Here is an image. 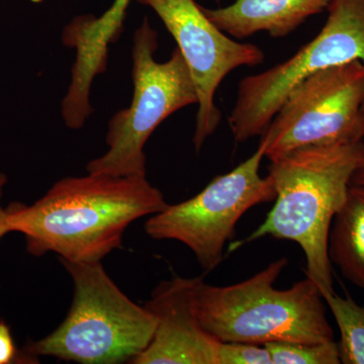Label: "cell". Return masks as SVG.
<instances>
[{"label": "cell", "instance_id": "obj_11", "mask_svg": "<svg viewBox=\"0 0 364 364\" xmlns=\"http://www.w3.org/2000/svg\"><path fill=\"white\" fill-rule=\"evenodd\" d=\"M132 0H114L102 16H81L64 28L62 41L76 51L71 81L62 109L73 117H85L92 112L90 90L93 80L107 69L109 45L123 28L127 9Z\"/></svg>", "mask_w": 364, "mask_h": 364}, {"label": "cell", "instance_id": "obj_6", "mask_svg": "<svg viewBox=\"0 0 364 364\" xmlns=\"http://www.w3.org/2000/svg\"><path fill=\"white\" fill-rule=\"evenodd\" d=\"M315 39L287 61L242 79L229 126L235 141L263 135L289 93L301 81L331 67L364 63V0H331Z\"/></svg>", "mask_w": 364, "mask_h": 364}, {"label": "cell", "instance_id": "obj_12", "mask_svg": "<svg viewBox=\"0 0 364 364\" xmlns=\"http://www.w3.org/2000/svg\"><path fill=\"white\" fill-rule=\"evenodd\" d=\"M331 0H235L203 13L220 30L236 39L267 32L273 38L293 33L310 16L327 9Z\"/></svg>", "mask_w": 364, "mask_h": 364}, {"label": "cell", "instance_id": "obj_15", "mask_svg": "<svg viewBox=\"0 0 364 364\" xmlns=\"http://www.w3.org/2000/svg\"><path fill=\"white\" fill-rule=\"evenodd\" d=\"M272 364H339L338 343L331 341L318 343L274 341L264 344Z\"/></svg>", "mask_w": 364, "mask_h": 364}, {"label": "cell", "instance_id": "obj_13", "mask_svg": "<svg viewBox=\"0 0 364 364\" xmlns=\"http://www.w3.org/2000/svg\"><path fill=\"white\" fill-rule=\"evenodd\" d=\"M328 253L345 279L364 289V186L349 188L332 222Z\"/></svg>", "mask_w": 364, "mask_h": 364}, {"label": "cell", "instance_id": "obj_3", "mask_svg": "<svg viewBox=\"0 0 364 364\" xmlns=\"http://www.w3.org/2000/svg\"><path fill=\"white\" fill-rule=\"evenodd\" d=\"M60 261L73 284L70 309L54 331L25 345L26 363L49 356L81 364H131L153 338L154 316L122 291L102 261Z\"/></svg>", "mask_w": 364, "mask_h": 364}, {"label": "cell", "instance_id": "obj_5", "mask_svg": "<svg viewBox=\"0 0 364 364\" xmlns=\"http://www.w3.org/2000/svg\"><path fill=\"white\" fill-rule=\"evenodd\" d=\"M157 49V32L145 18L134 36L133 100L112 117L105 138L109 149L88 163L87 173L146 176L144 148L153 132L174 112L198 104L195 80L178 48L163 63L155 59Z\"/></svg>", "mask_w": 364, "mask_h": 364}, {"label": "cell", "instance_id": "obj_1", "mask_svg": "<svg viewBox=\"0 0 364 364\" xmlns=\"http://www.w3.org/2000/svg\"><path fill=\"white\" fill-rule=\"evenodd\" d=\"M166 207L146 176L88 173L55 182L32 205L6 208L9 230L25 236L31 255L52 252L60 259L97 262L122 248L132 223Z\"/></svg>", "mask_w": 364, "mask_h": 364}, {"label": "cell", "instance_id": "obj_8", "mask_svg": "<svg viewBox=\"0 0 364 364\" xmlns=\"http://www.w3.org/2000/svg\"><path fill=\"white\" fill-rule=\"evenodd\" d=\"M364 63L325 69L301 81L261 135L270 161L309 146L363 141Z\"/></svg>", "mask_w": 364, "mask_h": 364}, {"label": "cell", "instance_id": "obj_20", "mask_svg": "<svg viewBox=\"0 0 364 364\" xmlns=\"http://www.w3.org/2000/svg\"><path fill=\"white\" fill-rule=\"evenodd\" d=\"M360 116H361V121H363V143H364V97L363 100V104H361L360 107Z\"/></svg>", "mask_w": 364, "mask_h": 364}, {"label": "cell", "instance_id": "obj_2", "mask_svg": "<svg viewBox=\"0 0 364 364\" xmlns=\"http://www.w3.org/2000/svg\"><path fill=\"white\" fill-rule=\"evenodd\" d=\"M363 164V141L309 146L273 160L268 176L277 193L274 205L248 238L232 244L230 252L265 236L296 242L305 253L306 277L323 298L334 294L330 229Z\"/></svg>", "mask_w": 364, "mask_h": 364}, {"label": "cell", "instance_id": "obj_9", "mask_svg": "<svg viewBox=\"0 0 364 364\" xmlns=\"http://www.w3.org/2000/svg\"><path fill=\"white\" fill-rule=\"evenodd\" d=\"M136 1L159 16L176 41L195 80L198 111L193 145L198 152L221 123V112L215 105L218 87L235 69L262 64L264 53L256 45L239 43L225 35L195 0Z\"/></svg>", "mask_w": 364, "mask_h": 364}, {"label": "cell", "instance_id": "obj_17", "mask_svg": "<svg viewBox=\"0 0 364 364\" xmlns=\"http://www.w3.org/2000/svg\"><path fill=\"white\" fill-rule=\"evenodd\" d=\"M26 363L21 351L16 348L11 328L0 320V364Z\"/></svg>", "mask_w": 364, "mask_h": 364}, {"label": "cell", "instance_id": "obj_7", "mask_svg": "<svg viewBox=\"0 0 364 364\" xmlns=\"http://www.w3.org/2000/svg\"><path fill=\"white\" fill-rule=\"evenodd\" d=\"M264 154L265 144L260 141L247 160L215 177L198 195L151 215L146 233L154 240L181 242L205 272H213L221 264L225 246L243 215L254 205L275 200L272 178L259 174Z\"/></svg>", "mask_w": 364, "mask_h": 364}, {"label": "cell", "instance_id": "obj_18", "mask_svg": "<svg viewBox=\"0 0 364 364\" xmlns=\"http://www.w3.org/2000/svg\"><path fill=\"white\" fill-rule=\"evenodd\" d=\"M7 183V177L6 174L0 173V239L11 233L9 224H7L6 208L2 207L1 200L4 196V189Z\"/></svg>", "mask_w": 364, "mask_h": 364}, {"label": "cell", "instance_id": "obj_16", "mask_svg": "<svg viewBox=\"0 0 364 364\" xmlns=\"http://www.w3.org/2000/svg\"><path fill=\"white\" fill-rule=\"evenodd\" d=\"M218 364H272V360L264 345L221 342Z\"/></svg>", "mask_w": 364, "mask_h": 364}, {"label": "cell", "instance_id": "obj_4", "mask_svg": "<svg viewBox=\"0 0 364 364\" xmlns=\"http://www.w3.org/2000/svg\"><path fill=\"white\" fill-rule=\"evenodd\" d=\"M287 263V258L273 261L250 279L232 286L203 282L198 293L203 329L221 342L264 345L334 340L325 299L310 277L287 289H275Z\"/></svg>", "mask_w": 364, "mask_h": 364}, {"label": "cell", "instance_id": "obj_14", "mask_svg": "<svg viewBox=\"0 0 364 364\" xmlns=\"http://www.w3.org/2000/svg\"><path fill=\"white\" fill-rule=\"evenodd\" d=\"M338 325L341 338L338 343L340 361L344 364H364V306L351 296L336 294L325 298Z\"/></svg>", "mask_w": 364, "mask_h": 364}, {"label": "cell", "instance_id": "obj_10", "mask_svg": "<svg viewBox=\"0 0 364 364\" xmlns=\"http://www.w3.org/2000/svg\"><path fill=\"white\" fill-rule=\"evenodd\" d=\"M202 277L160 282L145 304L155 320L149 345L131 364H218L221 341L203 329L198 317Z\"/></svg>", "mask_w": 364, "mask_h": 364}, {"label": "cell", "instance_id": "obj_19", "mask_svg": "<svg viewBox=\"0 0 364 364\" xmlns=\"http://www.w3.org/2000/svg\"><path fill=\"white\" fill-rule=\"evenodd\" d=\"M364 186V164L354 173L350 186Z\"/></svg>", "mask_w": 364, "mask_h": 364}]
</instances>
